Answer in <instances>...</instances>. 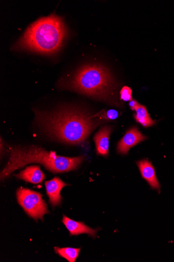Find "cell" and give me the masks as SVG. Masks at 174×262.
Here are the masks:
<instances>
[{
  "label": "cell",
  "instance_id": "1",
  "mask_svg": "<svg viewBox=\"0 0 174 262\" xmlns=\"http://www.w3.org/2000/svg\"><path fill=\"white\" fill-rule=\"evenodd\" d=\"M34 112L36 123L45 135L70 145L82 144L102 123L78 107L63 106L53 112Z\"/></svg>",
  "mask_w": 174,
  "mask_h": 262
},
{
  "label": "cell",
  "instance_id": "2",
  "mask_svg": "<svg viewBox=\"0 0 174 262\" xmlns=\"http://www.w3.org/2000/svg\"><path fill=\"white\" fill-rule=\"evenodd\" d=\"M67 36L63 19L54 13L32 23L11 50L52 55L61 49Z\"/></svg>",
  "mask_w": 174,
  "mask_h": 262
},
{
  "label": "cell",
  "instance_id": "3",
  "mask_svg": "<svg viewBox=\"0 0 174 262\" xmlns=\"http://www.w3.org/2000/svg\"><path fill=\"white\" fill-rule=\"evenodd\" d=\"M8 151L9 161L0 176L2 181L28 164L39 163L54 173H60L77 170L85 159L83 156L73 158L57 156L55 151L49 152L34 145L9 146Z\"/></svg>",
  "mask_w": 174,
  "mask_h": 262
},
{
  "label": "cell",
  "instance_id": "4",
  "mask_svg": "<svg viewBox=\"0 0 174 262\" xmlns=\"http://www.w3.org/2000/svg\"><path fill=\"white\" fill-rule=\"evenodd\" d=\"M66 89L95 99L109 101L116 90L114 79L109 69L96 63L81 66L63 82Z\"/></svg>",
  "mask_w": 174,
  "mask_h": 262
},
{
  "label": "cell",
  "instance_id": "5",
  "mask_svg": "<svg viewBox=\"0 0 174 262\" xmlns=\"http://www.w3.org/2000/svg\"><path fill=\"white\" fill-rule=\"evenodd\" d=\"M18 204L28 215L36 221H43V216L48 213L47 205L42 199V195L33 190L20 187L16 192Z\"/></svg>",
  "mask_w": 174,
  "mask_h": 262
},
{
  "label": "cell",
  "instance_id": "6",
  "mask_svg": "<svg viewBox=\"0 0 174 262\" xmlns=\"http://www.w3.org/2000/svg\"><path fill=\"white\" fill-rule=\"evenodd\" d=\"M147 137L136 127L129 130L118 143L117 150L121 155H127L131 148L145 140Z\"/></svg>",
  "mask_w": 174,
  "mask_h": 262
},
{
  "label": "cell",
  "instance_id": "7",
  "mask_svg": "<svg viewBox=\"0 0 174 262\" xmlns=\"http://www.w3.org/2000/svg\"><path fill=\"white\" fill-rule=\"evenodd\" d=\"M69 185L65 183L58 177H55L51 181H46L45 186L46 194L49 198V203L53 207L59 206L62 201L61 192L63 188Z\"/></svg>",
  "mask_w": 174,
  "mask_h": 262
},
{
  "label": "cell",
  "instance_id": "8",
  "mask_svg": "<svg viewBox=\"0 0 174 262\" xmlns=\"http://www.w3.org/2000/svg\"><path fill=\"white\" fill-rule=\"evenodd\" d=\"M112 127L105 126L98 130L94 136L96 154L107 157L109 154V139Z\"/></svg>",
  "mask_w": 174,
  "mask_h": 262
},
{
  "label": "cell",
  "instance_id": "9",
  "mask_svg": "<svg viewBox=\"0 0 174 262\" xmlns=\"http://www.w3.org/2000/svg\"><path fill=\"white\" fill-rule=\"evenodd\" d=\"M142 177L148 183L151 187L160 191L161 185L157 177L154 166L147 160L137 162Z\"/></svg>",
  "mask_w": 174,
  "mask_h": 262
},
{
  "label": "cell",
  "instance_id": "10",
  "mask_svg": "<svg viewBox=\"0 0 174 262\" xmlns=\"http://www.w3.org/2000/svg\"><path fill=\"white\" fill-rule=\"evenodd\" d=\"M62 222L69 231L70 236L86 233L95 237L98 230L92 229L83 223L74 221L65 215L63 216Z\"/></svg>",
  "mask_w": 174,
  "mask_h": 262
},
{
  "label": "cell",
  "instance_id": "11",
  "mask_svg": "<svg viewBox=\"0 0 174 262\" xmlns=\"http://www.w3.org/2000/svg\"><path fill=\"white\" fill-rule=\"evenodd\" d=\"M15 177L18 179L33 184L41 183L45 178L40 166L37 165L28 166L18 174L15 175Z\"/></svg>",
  "mask_w": 174,
  "mask_h": 262
},
{
  "label": "cell",
  "instance_id": "12",
  "mask_svg": "<svg viewBox=\"0 0 174 262\" xmlns=\"http://www.w3.org/2000/svg\"><path fill=\"white\" fill-rule=\"evenodd\" d=\"M136 112L134 118L136 121L143 127H148L156 124V122L151 118L144 105H140Z\"/></svg>",
  "mask_w": 174,
  "mask_h": 262
},
{
  "label": "cell",
  "instance_id": "13",
  "mask_svg": "<svg viewBox=\"0 0 174 262\" xmlns=\"http://www.w3.org/2000/svg\"><path fill=\"white\" fill-rule=\"evenodd\" d=\"M55 251L60 256L65 258L69 262L76 261L81 251L80 248L55 247Z\"/></svg>",
  "mask_w": 174,
  "mask_h": 262
},
{
  "label": "cell",
  "instance_id": "14",
  "mask_svg": "<svg viewBox=\"0 0 174 262\" xmlns=\"http://www.w3.org/2000/svg\"><path fill=\"white\" fill-rule=\"evenodd\" d=\"M118 116V113L115 110H109L107 111L103 110L96 114L92 115L93 117H99L104 120H114Z\"/></svg>",
  "mask_w": 174,
  "mask_h": 262
},
{
  "label": "cell",
  "instance_id": "15",
  "mask_svg": "<svg viewBox=\"0 0 174 262\" xmlns=\"http://www.w3.org/2000/svg\"><path fill=\"white\" fill-rule=\"evenodd\" d=\"M120 98L123 101H131L133 99L132 90L129 86H123L120 92Z\"/></svg>",
  "mask_w": 174,
  "mask_h": 262
},
{
  "label": "cell",
  "instance_id": "16",
  "mask_svg": "<svg viewBox=\"0 0 174 262\" xmlns=\"http://www.w3.org/2000/svg\"><path fill=\"white\" fill-rule=\"evenodd\" d=\"M140 104L135 100L132 99L130 102V106L132 111H136L140 106Z\"/></svg>",
  "mask_w": 174,
  "mask_h": 262
}]
</instances>
